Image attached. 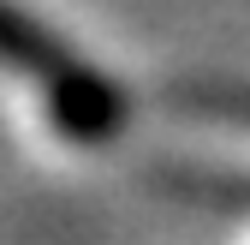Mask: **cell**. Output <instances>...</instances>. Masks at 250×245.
Returning a JSON list of instances; mask_svg holds the SVG:
<instances>
[{
    "label": "cell",
    "instance_id": "6da1fadb",
    "mask_svg": "<svg viewBox=\"0 0 250 245\" xmlns=\"http://www.w3.org/2000/svg\"><path fill=\"white\" fill-rule=\"evenodd\" d=\"M0 66L36 78V84L48 90L54 114L66 120L78 138H102V132L113 126V114H119L113 84L96 78L66 42L54 36V30H42L30 12H18L12 0H0Z\"/></svg>",
    "mask_w": 250,
    "mask_h": 245
}]
</instances>
